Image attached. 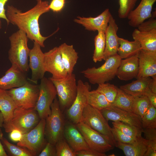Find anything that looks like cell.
Wrapping results in <instances>:
<instances>
[{
  "instance_id": "obj_1",
  "label": "cell",
  "mask_w": 156,
  "mask_h": 156,
  "mask_svg": "<svg viewBox=\"0 0 156 156\" xmlns=\"http://www.w3.org/2000/svg\"><path fill=\"white\" fill-rule=\"evenodd\" d=\"M49 10V2L41 0L37 1L32 8L24 12L12 5H8L6 15L9 23L25 32L28 38L44 47V42L49 36L41 35L39 19L42 14Z\"/></svg>"
},
{
  "instance_id": "obj_2",
  "label": "cell",
  "mask_w": 156,
  "mask_h": 156,
  "mask_svg": "<svg viewBox=\"0 0 156 156\" xmlns=\"http://www.w3.org/2000/svg\"><path fill=\"white\" fill-rule=\"evenodd\" d=\"M10 48L8 59L12 64L16 65L25 73L29 68L28 58L30 49L27 45L28 38L21 30L12 34L9 37Z\"/></svg>"
},
{
  "instance_id": "obj_3",
  "label": "cell",
  "mask_w": 156,
  "mask_h": 156,
  "mask_svg": "<svg viewBox=\"0 0 156 156\" xmlns=\"http://www.w3.org/2000/svg\"><path fill=\"white\" fill-rule=\"evenodd\" d=\"M121 59L117 53L107 58L101 66L88 68L81 73L92 84L104 83L112 81L116 76Z\"/></svg>"
},
{
  "instance_id": "obj_4",
  "label": "cell",
  "mask_w": 156,
  "mask_h": 156,
  "mask_svg": "<svg viewBox=\"0 0 156 156\" xmlns=\"http://www.w3.org/2000/svg\"><path fill=\"white\" fill-rule=\"evenodd\" d=\"M40 120L34 108L25 109L17 107L14 112L12 119L8 122L3 123V127L7 133L17 129L23 134L33 129Z\"/></svg>"
},
{
  "instance_id": "obj_5",
  "label": "cell",
  "mask_w": 156,
  "mask_h": 156,
  "mask_svg": "<svg viewBox=\"0 0 156 156\" xmlns=\"http://www.w3.org/2000/svg\"><path fill=\"white\" fill-rule=\"evenodd\" d=\"M51 109L45 119V135L48 142L55 145L64 137L65 120L56 97L51 106Z\"/></svg>"
},
{
  "instance_id": "obj_6",
  "label": "cell",
  "mask_w": 156,
  "mask_h": 156,
  "mask_svg": "<svg viewBox=\"0 0 156 156\" xmlns=\"http://www.w3.org/2000/svg\"><path fill=\"white\" fill-rule=\"evenodd\" d=\"M54 84L57 92L60 109L63 112L68 109L73 103L77 95V84L76 76L68 74L60 79L49 78Z\"/></svg>"
},
{
  "instance_id": "obj_7",
  "label": "cell",
  "mask_w": 156,
  "mask_h": 156,
  "mask_svg": "<svg viewBox=\"0 0 156 156\" xmlns=\"http://www.w3.org/2000/svg\"><path fill=\"white\" fill-rule=\"evenodd\" d=\"M17 107L25 109L34 108L38 99L39 85L28 81L19 87L7 90Z\"/></svg>"
},
{
  "instance_id": "obj_8",
  "label": "cell",
  "mask_w": 156,
  "mask_h": 156,
  "mask_svg": "<svg viewBox=\"0 0 156 156\" xmlns=\"http://www.w3.org/2000/svg\"><path fill=\"white\" fill-rule=\"evenodd\" d=\"M80 122L107 137L115 146V140L108 121L101 111L87 104L84 108Z\"/></svg>"
},
{
  "instance_id": "obj_9",
  "label": "cell",
  "mask_w": 156,
  "mask_h": 156,
  "mask_svg": "<svg viewBox=\"0 0 156 156\" xmlns=\"http://www.w3.org/2000/svg\"><path fill=\"white\" fill-rule=\"evenodd\" d=\"M39 85V94L34 109L40 119H45L51 112V106L56 98L57 92L54 84L49 78L44 77Z\"/></svg>"
},
{
  "instance_id": "obj_10",
  "label": "cell",
  "mask_w": 156,
  "mask_h": 156,
  "mask_svg": "<svg viewBox=\"0 0 156 156\" xmlns=\"http://www.w3.org/2000/svg\"><path fill=\"white\" fill-rule=\"evenodd\" d=\"M90 149L101 153L112 150L114 146L107 136L82 122L76 124Z\"/></svg>"
},
{
  "instance_id": "obj_11",
  "label": "cell",
  "mask_w": 156,
  "mask_h": 156,
  "mask_svg": "<svg viewBox=\"0 0 156 156\" xmlns=\"http://www.w3.org/2000/svg\"><path fill=\"white\" fill-rule=\"evenodd\" d=\"M45 119H40L35 127L23 134L17 145L27 148L36 155L39 153L45 144Z\"/></svg>"
},
{
  "instance_id": "obj_12",
  "label": "cell",
  "mask_w": 156,
  "mask_h": 156,
  "mask_svg": "<svg viewBox=\"0 0 156 156\" xmlns=\"http://www.w3.org/2000/svg\"><path fill=\"white\" fill-rule=\"evenodd\" d=\"M77 84L76 98L66 112L69 120L75 125L80 122L83 109L88 104L87 94L90 89L88 83H84L81 79L78 81Z\"/></svg>"
},
{
  "instance_id": "obj_13",
  "label": "cell",
  "mask_w": 156,
  "mask_h": 156,
  "mask_svg": "<svg viewBox=\"0 0 156 156\" xmlns=\"http://www.w3.org/2000/svg\"><path fill=\"white\" fill-rule=\"evenodd\" d=\"M44 68L52 75L51 78L60 79L65 77L68 73L63 65L58 47H55L44 53Z\"/></svg>"
},
{
  "instance_id": "obj_14",
  "label": "cell",
  "mask_w": 156,
  "mask_h": 156,
  "mask_svg": "<svg viewBox=\"0 0 156 156\" xmlns=\"http://www.w3.org/2000/svg\"><path fill=\"white\" fill-rule=\"evenodd\" d=\"M101 111L107 121L121 122L143 129L141 118L132 112L126 111L112 105Z\"/></svg>"
},
{
  "instance_id": "obj_15",
  "label": "cell",
  "mask_w": 156,
  "mask_h": 156,
  "mask_svg": "<svg viewBox=\"0 0 156 156\" xmlns=\"http://www.w3.org/2000/svg\"><path fill=\"white\" fill-rule=\"evenodd\" d=\"M34 43L33 47L29 52V66L32 73L31 80L37 83L44 77L46 72L44 67L45 55L40 45L35 42Z\"/></svg>"
},
{
  "instance_id": "obj_16",
  "label": "cell",
  "mask_w": 156,
  "mask_h": 156,
  "mask_svg": "<svg viewBox=\"0 0 156 156\" xmlns=\"http://www.w3.org/2000/svg\"><path fill=\"white\" fill-rule=\"evenodd\" d=\"M111 15L109 9L107 8L96 17L78 16L74 21L82 25L87 30L94 31H101L105 33Z\"/></svg>"
},
{
  "instance_id": "obj_17",
  "label": "cell",
  "mask_w": 156,
  "mask_h": 156,
  "mask_svg": "<svg viewBox=\"0 0 156 156\" xmlns=\"http://www.w3.org/2000/svg\"><path fill=\"white\" fill-rule=\"evenodd\" d=\"M138 57L139 71L136 78L156 77V52L141 49Z\"/></svg>"
},
{
  "instance_id": "obj_18",
  "label": "cell",
  "mask_w": 156,
  "mask_h": 156,
  "mask_svg": "<svg viewBox=\"0 0 156 156\" xmlns=\"http://www.w3.org/2000/svg\"><path fill=\"white\" fill-rule=\"evenodd\" d=\"M64 137L75 152L90 148L76 125L69 120L65 121Z\"/></svg>"
},
{
  "instance_id": "obj_19",
  "label": "cell",
  "mask_w": 156,
  "mask_h": 156,
  "mask_svg": "<svg viewBox=\"0 0 156 156\" xmlns=\"http://www.w3.org/2000/svg\"><path fill=\"white\" fill-rule=\"evenodd\" d=\"M156 0H141L135 9L129 14L127 18L131 26L137 27L141 23L152 17V11Z\"/></svg>"
},
{
  "instance_id": "obj_20",
  "label": "cell",
  "mask_w": 156,
  "mask_h": 156,
  "mask_svg": "<svg viewBox=\"0 0 156 156\" xmlns=\"http://www.w3.org/2000/svg\"><path fill=\"white\" fill-rule=\"evenodd\" d=\"M25 73L15 65L11 67L0 78V89L8 90L22 86L27 82Z\"/></svg>"
},
{
  "instance_id": "obj_21",
  "label": "cell",
  "mask_w": 156,
  "mask_h": 156,
  "mask_svg": "<svg viewBox=\"0 0 156 156\" xmlns=\"http://www.w3.org/2000/svg\"><path fill=\"white\" fill-rule=\"evenodd\" d=\"M118 29L115 20L111 15L105 31V47L103 58L104 60L109 57L117 54L119 46V37L117 34Z\"/></svg>"
},
{
  "instance_id": "obj_22",
  "label": "cell",
  "mask_w": 156,
  "mask_h": 156,
  "mask_svg": "<svg viewBox=\"0 0 156 156\" xmlns=\"http://www.w3.org/2000/svg\"><path fill=\"white\" fill-rule=\"evenodd\" d=\"M139 71L138 55L121 60L116 76L120 80L127 81L137 78Z\"/></svg>"
},
{
  "instance_id": "obj_23",
  "label": "cell",
  "mask_w": 156,
  "mask_h": 156,
  "mask_svg": "<svg viewBox=\"0 0 156 156\" xmlns=\"http://www.w3.org/2000/svg\"><path fill=\"white\" fill-rule=\"evenodd\" d=\"M148 141L142 136L131 144L116 142L115 146L122 150L126 156H144L147 149Z\"/></svg>"
},
{
  "instance_id": "obj_24",
  "label": "cell",
  "mask_w": 156,
  "mask_h": 156,
  "mask_svg": "<svg viewBox=\"0 0 156 156\" xmlns=\"http://www.w3.org/2000/svg\"><path fill=\"white\" fill-rule=\"evenodd\" d=\"M151 79L150 77L139 78L131 83L120 86V88L133 97L145 95L149 89Z\"/></svg>"
},
{
  "instance_id": "obj_25",
  "label": "cell",
  "mask_w": 156,
  "mask_h": 156,
  "mask_svg": "<svg viewBox=\"0 0 156 156\" xmlns=\"http://www.w3.org/2000/svg\"><path fill=\"white\" fill-rule=\"evenodd\" d=\"M132 36L134 40L140 43L141 50L156 52V29L148 32H142L135 29Z\"/></svg>"
},
{
  "instance_id": "obj_26",
  "label": "cell",
  "mask_w": 156,
  "mask_h": 156,
  "mask_svg": "<svg viewBox=\"0 0 156 156\" xmlns=\"http://www.w3.org/2000/svg\"><path fill=\"white\" fill-rule=\"evenodd\" d=\"M58 47L65 69L68 74H72L79 58L78 53L72 45L64 43Z\"/></svg>"
},
{
  "instance_id": "obj_27",
  "label": "cell",
  "mask_w": 156,
  "mask_h": 156,
  "mask_svg": "<svg viewBox=\"0 0 156 156\" xmlns=\"http://www.w3.org/2000/svg\"><path fill=\"white\" fill-rule=\"evenodd\" d=\"M16 107L7 90L0 89V110L4 117L3 123L8 122L12 119L14 112Z\"/></svg>"
},
{
  "instance_id": "obj_28",
  "label": "cell",
  "mask_w": 156,
  "mask_h": 156,
  "mask_svg": "<svg viewBox=\"0 0 156 156\" xmlns=\"http://www.w3.org/2000/svg\"><path fill=\"white\" fill-rule=\"evenodd\" d=\"M118 42L119 46L117 53L121 59L137 55L141 50L140 44L137 40L130 41L119 37Z\"/></svg>"
},
{
  "instance_id": "obj_29",
  "label": "cell",
  "mask_w": 156,
  "mask_h": 156,
  "mask_svg": "<svg viewBox=\"0 0 156 156\" xmlns=\"http://www.w3.org/2000/svg\"><path fill=\"white\" fill-rule=\"evenodd\" d=\"M87 97L88 103L100 111L112 105L104 95L96 90H89L88 92Z\"/></svg>"
},
{
  "instance_id": "obj_30",
  "label": "cell",
  "mask_w": 156,
  "mask_h": 156,
  "mask_svg": "<svg viewBox=\"0 0 156 156\" xmlns=\"http://www.w3.org/2000/svg\"><path fill=\"white\" fill-rule=\"evenodd\" d=\"M118 93L112 105L121 109L132 112L131 107L134 97L128 94L120 88H117Z\"/></svg>"
},
{
  "instance_id": "obj_31",
  "label": "cell",
  "mask_w": 156,
  "mask_h": 156,
  "mask_svg": "<svg viewBox=\"0 0 156 156\" xmlns=\"http://www.w3.org/2000/svg\"><path fill=\"white\" fill-rule=\"evenodd\" d=\"M94 39L95 49L92 57L93 61L96 63L103 60L105 47V33L98 31Z\"/></svg>"
},
{
  "instance_id": "obj_32",
  "label": "cell",
  "mask_w": 156,
  "mask_h": 156,
  "mask_svg": "<svg viewBox=\"0 0 156 156\" xmlns=\"http://www.w3.org/2000/svg\"><path fill=\"white\" fill-rule=\"evenodd\" d=\"M151 104L146 95L134 97L132 112L142 118L147 111Z\"/></svg>"
},
{
  "instance_id": "obj_33",
  "label": "cell",
  "mask_w": 156,
  "mask_h": 156,
  "mask_svg": "<svg viewBox=\"0 0 156 156\" xmlns=\"http://www.w3.org/2000/svg\"><path fill=\"white\" fill-rule=\"evenodd\" d=\"M1 141L4 148L8 154L12 156H34L35 155L27 148L14 145L5 138H3Z\"/></svg>"
},
{
  "instance_id": "obj_34",
  "label": "cell",
  "mask_w": 156,
  "mask_h": 156,
  "mask_svg": "<svg viewBox=\"0 0 156 156\" xmlns=\"http://www.w3.org/2000/svg\"><path fill=\"white\" fill-rule=\"evenodd\" d=\"M113 127L117 128L125 135L137 138L141 136L143 129L121 122H113Z\"/></svg>"
},
{
  "instance_id": "obj_35",
  "label": "cell",
  "mask_w": 156,
  "mask_h": 156,
  "mask_svg": "<svg viewBox=\"0 0 156 156\" xmlns=\"http://www.w3.org/2000/svg\"><path fill=\"white\" fill-rule=\"evenodd\" d=\"M96 90L103 94L107 101L111 104L114 101L118 93V87L109 83L98 84Z\"/></svg>"
},
{
  "instance_id": "obj_36",
  "label": "cell",
  "mask_w": 156,
  "mask_h": 156,
  "mask_svg": "<svg viewBox=\"0 0 156 156\" xmlns=\"http://www.w3.org/2000/svg\"><path fill=\"white\" fill-rule=\"evenodd\" d=\"M156 108L151 104L147 111L141 118L142 126L143 129L156 128Z\"/></svg>"
},
{
  "instance_id": "obj_37",
  "label": "cell",
  "mask_w": 156,
  "mask_h": 156,
  "mask_svg": "<svg viewBox=\"0 0 156 156\" xmlns=\"http://www.w3.org/2000/svg\"><path fill=\"white\" fill-rule=\"evenodd\" d=\"M55 146L56 156H76V152L69 145L64 137L58 141Z\"/></svg>"
},
{
  "instance_id": "obj_38",
  "label": "cell",
  "mask_w": 156,
  "mask_h": 156,
  "mask_svg": "<svg viewBox=\"0 0 156 156\" xmlns=\"http://www.w3.org/2000/svg\"><path fill=\"white\" fill-rule=\"evenodd\" d=\"M138 0H119V5L118 16L120 18H127L129 13L133 10Z\"/></svg>"
},
{
  "instance_id": "obj_39",
  "label": "cell",
  "mask_w": 156,
  "mask_h": 156,
  "mask_svg": "<svg viewBox=\"0 0 156 156\" xmlns=\"http://www.w3.org/2000/svg\"><path fill=\"white\" fill-rule=\"evenodd\" d=\"M111 130L116 142L124 144H131L134 142L138 138L127 136L114 127L111 128Z\"/></svg>"
},
{
  "instance_id": "obj_40",
  "label": "cell",
  "mask_w": 156,
  "mask_h": 156,
  "mask_svg": "<svg viewBox=\"0 0 156 156\" xmlns=\"http://www.w3.org/2000/svg\"><path fill=\"white\" fill-rule=\"evenodd\" d=\"M146 21H144L137 27L138 29L142 32H148L156 29V19L151 17Z\"/></svg>"
},
{
  "instance_id": "obj_41",
  "label": "cell",
  "mask_w": 156,
  "mask_h": 156,
  "mask_svg": "<svg viewBox=\"0 0 156 156\" xmlns=\"http://www.w3.org/2000/svg\"><path fill=\"white\" fill-rule=\"evenodd\" d=\"M38 155L39 156H56L55 145L48 142Z\"/></svg>"
},
{
  "instance_id": "obj_42",
  "label": "cell",
  "mask_w": 156,
  "mask_h": 156,
  "mask_svg": "<svg viewBox=\"0 0 156 156\" xmlns=\"http://www.w3.org/2000/svg\"><path fill=\"white\" fill-rule=\"evenodd\" d=\"M65 0H52L49 4V8L54 12H60L64 8Z\"/></svg>"
},
{
  "instance_id": "obj_43",
  "label": "cell",
  "mask_w": 156,
  "mask_h": 156,
  "mask_svg": "<svg viewBox=\"0 0 156 156\" xmlns=\"http://www.w3.org/2000/svg\"><path fill=\"white\" fill-rule=\"evenodd\" d=\"M76 156H105V153L99 152L90 148L76 152Z\"/></svg>"
},
{
  "instance_id": "obj_44",
  "label": "cell",
  "mask_w": 156,
  "mask_h": 156,
  "mask_svg": "<svg viewBox=\"0 0 156 156\" xmlns=\"http://www.w3.org/2000/svg\"><path fill=\"white\" fill-rule=\"evenodd\" d=\"M145 139L149 142H156V128L143 129Z\"/></svg>"
},
{
  "instance_id": "obj_45",
  "label": "cell",
  "mask_w": 156,
  "mask_h": 156,
  "mask_svg": "<svg viewBox=\"0 0 156 156\" xmlns=\"http://www.w3.org/2000/svg\"><path fill=\"white\" fill-rule=\"evenodd\" d=\"M10 139L14 142H19L21 141L23 135L22 132L17 129H14L10 132Z\"/></svg>"
},
{
  "instance_id": "obj_46",
  "label": "cell",
  "mask_w": 156,
  "mask_h": 156,
  "mask_svg": "<svg viewBox=\"0 0 156 156\" xmlns=\"http://www.w3.org/2000/svg\"><path fill=\"white\" fill-rule=\"evenodd\" d=\"M9 0H0V18L5 20L8 25L9 22L7 19L5 9V5Z\"/></svg>"
},
{
  "instance_id": "obj_47",
  "label": "cell",
  "mask_w": 156,
  "mask_h": 156,
  "mask_svg": "<svg viewBox=\"0 0 156 156\" xmlns=\"http://www.w3.org/2000/svg\"><path fill=\"white\" fill-rule=\"evenodd\" d=\"M145 95L148 99L151 104L156 108V94L152 92L149 89L146 92Z\"/></svg>"
},
{
  "instance_id": "obj_48",
  "label": "cell",
  "mask_w": 156,
  "mask_h": 156,
  "mask_svg": "<svg viewBox=\"0 0 156 156\" xmlns=\"http://www.w3.org/2000/svg\"><path fill=\"white\" fill-rule=\"evenodd\" d=\"M1 127H0V156H7L8 154L6 152L2 144L1 140L3 138V134L2 133Z\"/></svg>"
},
{
  "instance_id": "obj_49",
  "label": "cell",
  "mask_w": 156,
  "mask_h": 156,
  "mask_svg": "<svg viewBox=\"0 0 156 156\" xmlns=\"http://www.w3.org/2000/svg\"><path fill=\"white\" fill-rule=\"evenodd\" d=\"M149 88L152 92L156 94V77L152 78L149 84Z\"/></svg>"
},
{
  "instance_id": "obj_50",
  "label": "cell",
  "mask_w": 156,
  "mask_h": 156,
  "mask_svg": "<svg viewBox=\"0 0 156 156\" xmlns=\"http://www.w3.org/2000/svg\"><path fill=\"white\" fill-rule=\"evenodd\" d=\"M156 150L148 146L144 156H156Z\"/></svg>"
},
{
  "instance_id": "obj_51",
  "label": "cell",
  "mask_w": 156,
  "mask_h": 156,
  "mask_svg": "<svg viewBox=\"0 0 156 156\" xmlns=\"http://www.w3.org/2000/svg\"><path fill=\"white\" fill-rule=\"evenodd\" d=\"M4 118L2 113L0 110V127H3Z\"/></svg>"
},
{
  "instance_id": "obj_52",
  "label": "cell",
  "mask_w": 156,
  "mask_h": 156,
  "mask_svg": "<svg viewBox=\"0 0 156 156\" xmlns=\"http://www.w3.org/2000/svg\"><path fill=\"white\" fill-rule=\"evenodd\" d=\"M156 10L153 11L152 13V17L155 18H156Z\"/></svg>"
},
{
  "instance_id": "obj_53",
  "label": "cell",
  "mask_w": 156,
  "mask_h": 156,
  "mask_svg": "<svg viewBox=\"0 0 156 156\" xmlns=\"http://www.w3.org/2000/svg\"><path fill=\"white\" fill-rule=\"evenodd\" d=\"M2 27V23L1 20L0 19V29Z\"/></svg>"
}]
</instances>
